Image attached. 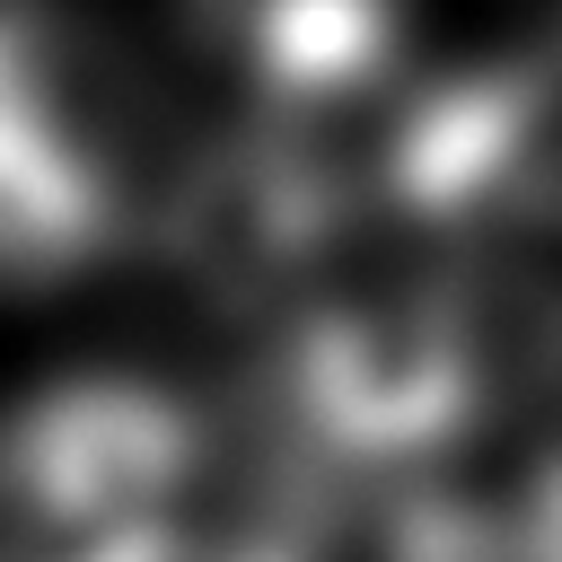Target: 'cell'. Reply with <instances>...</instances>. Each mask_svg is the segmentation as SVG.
Here are the masks:
<instances>
[{
  "mask_svg": "<svg viewBox=\"0 0 562 562\" xmlns=\"http://www.w3.org/2000/svg\"><path fill=\"white\" fill-rule=\"evenodd\" d=\"M237 562H492V536L422 465H325L255 518Z\"/></svg>",
  "mask_w": 562,
  "mask_h": 562,
  "instance_id": "5",
  "label": "cell"
},
{
  "mask_svg": "<svg viewBox=\"0 0 562 562\" xmlns=\"http://www.w3.org/2000/svg\"><path fill=\"white\" fill-rule=\"evenodd\" d=\"M483 404V299L413 237L404 263L316 272L281 325V413L316 465H422Z\"/></svg>",
  "mask_w": 562,
  "mask_h": 562,
  "instance_id": "2",
  "label": "cell"
},
{
  "mask_svg": "<svg viewBox=\"0 0 562 562\" xmlns=\"http://www.w3.org/2000/svg\"><path fill=\"white\" fill-rule=\"evenodd\" d=\"M193 413L149 378H61L0 422V562H184Z\"/></svg>",
  "mask_w": 562,
  "mask_h": 562,
  "instance_id": "3",
  "label": "cell"
},
{
  "mask_svg": "<svg viewBox=\"0 0 562 562\" xmlns=\"http://www.w3.org/2000/svg\"><path fill=\"white\" fill-rule=\"evenodd\" d=\"M132 211V140L97 61L0 9V290H53L88 272Z\"/></svg>",
  "mask_w": 562,
  "mask_h": 562,
  "instance_id": "4",
  "label": "cell"
},
{
  "mask_svg": "<svg viewBox=\"0 0 562 562\" xmlns=\"http://www.w3.org/2000/svg\"><path fill=\"white\" fill-rule=\"evenodd\" d=\"M378 202L483 307L562 342V26L422 88L378 140Z\"/></svg>",
  "mask_w": 562,
  "mask_h": 562,
  "instance_id": "1",
  "label": "cell"
},
{
  "mask_svg": "<svg viewBox=\"0 0 562 562\" xmlns=\"http://www.w3.org/2000/svg\"><path fill=\"white\" fill-rule=\"evenodd\" d=\"M518 562H562V457L527 483V509H518Z\"/></svg>",
  "mask_w": 562,
  "mask_h": 562,
  "instance_id": "6",
  "label": "cell"
}]
</instances>
